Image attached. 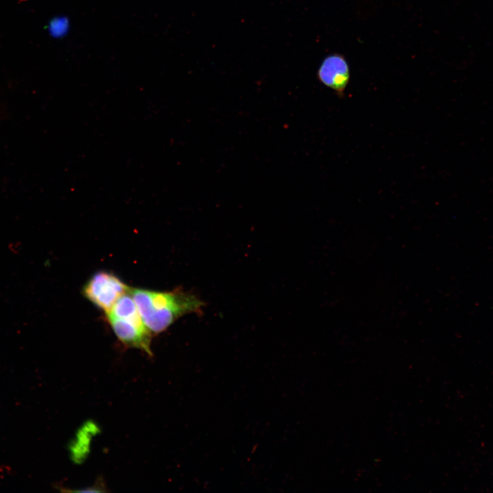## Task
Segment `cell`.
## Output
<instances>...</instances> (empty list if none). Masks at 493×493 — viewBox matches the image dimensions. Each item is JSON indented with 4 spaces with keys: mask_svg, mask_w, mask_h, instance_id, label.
<instances>
[{
    "mask_svg": "<svg viewBox=\"0 0 493 493\" xmlns=\"http://www.w3.org/2000/svg\"><path fill=\"white\" fill-rule=\"evenodd\" d=\"M130 294L144 325L155 333L164 331L186 314L201 312L204 305L195 295L182 290L157 292L132 288Z\"/></svg>",
    "mask_w": 493,
    "mask_h": 493,
    "instance_id": "1",
    "label": "cell"
},
{
    "mask_svg": "<svg viewBox=\"0 0 493 493\" xmlns=\"http://www.w3.org/2000/svg\"><path fill=\"white\" fill-rule=\"evenodd\" d=\"M105 314L112 329L124 345L152 355L151 332L144 325L130 291L121 296Z\"/></svg>",
    "mask_w": 493,
    "mask_h": 493,
    "instance_id": "2",
    "label": "cell"
},
{
    "mask_svg": "<svg viewBox=\"0 0 493 493\" xmlns=\"http://www.w3.org/2000/svg\"><path fill=\"white\" fill-rule=\"evenodd\" d=\"M131 288L115 275L99 271L88 280L82 289L83 295L94 305L108 312Z\"/></svg>",
    "mask_w": 493,
    "mask_h": 493,
    "instance_id": "3",
    "label": "cell"
},
{
    "mask_svg": "<svg viewBox=\"0 0 493 493\" xmlns=\"http://www.w3.org/2000/svg\"><path fill=\"white\" fill-rule=\"evenodd\" d=\"M317 75L325 86L339 95L343 94L350 79L349 64L340 54L329 55L322 61Z\"/></svg>",
    "mask_w": 493,
    "mask_h": 493,
    "instance_id": "4",
    "label": "cell"
},
{
    "mask_svg": "<svg viewBox=\"0 0 493 493\" xmlns=\"http://www.w3.org/2000/svg\"><path fill=\"white\" fill-rule=\"evenodd\" d=\"M68 29V22L65 18L55 17L49 23L48 30L49 34L55 37H61L65 34Z\"/></svg>",
    "mask_w": 493,
    "mask_h": 493,
    "instance_id": "5",
    "label": "cell"
}]
</instances>
